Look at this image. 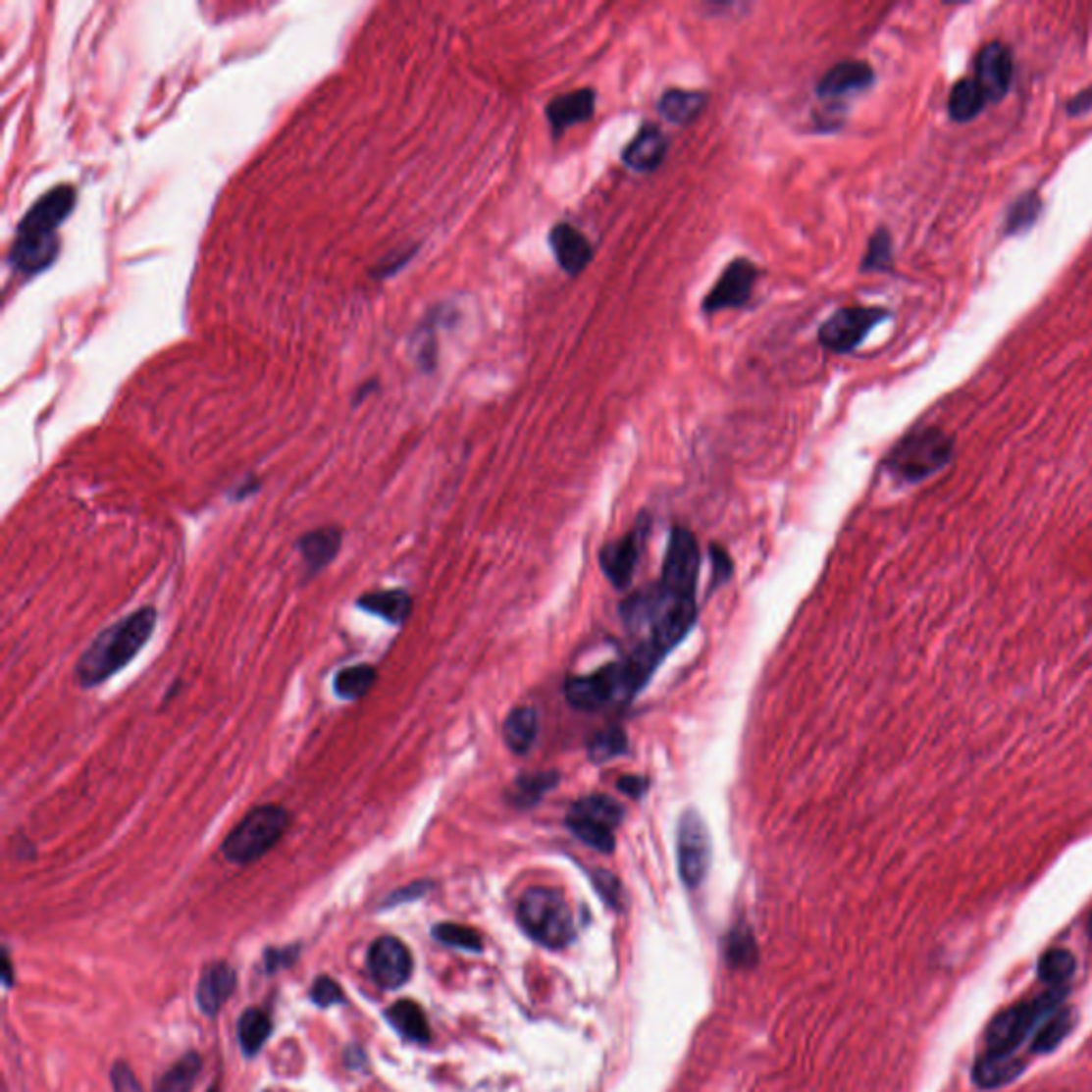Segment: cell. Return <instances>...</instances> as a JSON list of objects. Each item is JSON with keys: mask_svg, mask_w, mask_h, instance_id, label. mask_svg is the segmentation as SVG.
<instances>
[{"mask_svg": "<svg viewBox=\"0 0 1092 1092\" xmlns=\"http://www.w3.org/2000/svg\"><path fill=\"white\" fill-rule=\"evenodd\" d=\"M1090 107H1092V88H1086L1071 98L1069 105H1066V112H1069V116H1082Z\"/></svg>", "mask_w": 1092, "mask_h": 1092, "instance_id": "45", "label": "cell"}, {"mask_svg": "<svg viewBox=\"0 0 1092 1092\" xmlns=\"http://www.w3.org/2000/svg\"><path fill=\"white\" fill-rule=\"evenodd\" d=\"M670 141L655 122H645L621 150V163L636 174H653L666 161Z\"/></svg>", "mask_w": 1092, "mask_h": 1092, "instance_id": "14", "label": "cell"}, {"mask_svg": "<svg viewBox=\"0 0 1092 1092\" xmlns=\"http://www.w3.org/2000/svg\"><path fill=\"white\" fill-rule=\"evenodd\" d=\"M546 120L553 137H561L570 127L583 125L589 122L596 114V90L594 88H579L566 94L555 96L553 101H548Z\"/></svg>", "mask_w": 1092, "mask_h": 1092, "instance_id": "17", "label": "cell"}, {"mask_svg": "<svg viewBox=\"0 0 1092 1092\" xmlns=\"http://www.w3.org/2000/svg\"><path fill=\"white\" fill-rule=\"evenodd\" d=\"M1073 1024V1017L1066 1010H1059L1048 1015V1020L1039 1026V1030L1035 1033V1041H1033V1050L1035 1052H1050L1057 1048L1061 1041L1065 1039V1035L1071 1030Z\"/></svg>", "mask_w": 1092, "mask_h": 1092, "instance_id": "36", "label": "cell"}, {"mask_svg": "<svg viewBox=\"0 0 1092 1092\" xmlns=\"http://www.w3.org/2000/svg\"><path fill=\"white\" fill-rule=\"evenodd\" d=\"M199 1071H201L199 1057H196V1054H186V1057H183L180 1063H176L163 1075L161 1082L156 1084L154 1092H188Z\"/></svg>", "mask_w": 1092, "mask_h": 1092, "instance_id": "33", "label": "cell"}, {"mask_svg": "<svg viewBox=\"0 0 1092 1092\" xmlns=\"http://www.w3.org/2000/svg\"><path fill=\"white\" fill-rule=\"evenodd\" d=\"M387 1017L390 1026L395 1028L401 1037L416 1041V1044H427V1041L432 1039L427 1017L414 1001H397L395 1005H390Z\"/></svg>", "mask_w": 1092, "mask_h": 1092, "instance_id": "24", "label": "cell"}, {"mask_svg": "<svg viewBox=\"0 0 1092 1092\" xmlns=\"http://www.w3.org/2000/svg\"><path fill=\"white\" fill-rule=\"evenodd\" d=\"M235 984H237L235 971H233L229 964L216 962L207 966L201 973L199 988H196V1001H199L201 1012L207 1015L218 1014L220 1008H223V1005L229 1001V997L233 995Z\"/></svg>", "mask_w": 1092, "mask_h": 1092, "instance_id": "19", "label": "cell"}, {"mask_svg": "<svg viewBox=\"0 0 1092 1092\" xmlns=\"http://www.w3.org/2000/svg\"><path fill=\"white\" fill-rule=\"evenodd\" d=\"M1024 1069V1063L1015 1059L1014 1054H995L988 1052L975 1065L973 1075L981 1088H997L1012 1082V1079Z\"/></svg>", "mask_w": 1092, "mask_h": 1092, "instance_id": "23", "label": "cell"}, {"mask_svg": "<svg viewBox=\"0 0 1092 1092\" xmlns=\"http://www.w3.org/2000/svg\"><path fill=\"white\" fill-rule=\"evenodd\" d=\"M988 103L986 94L981 92L975 79H961L954 83L948 98V112L954 122H971L977 118Z\"/></svg>", "mask_w": 1092, "mask_h": 1092, "instance_id": "26", "label": "cell"}, {"mask_svg": "<svg viewBox=\"0 0 1092 1092\" xmlns=\"http://www.w3.org/2000/svg\"><path fill=\"white\" fill-rule=\"evenodd\" d=\"M357 606L392 625H403L412 612V596L406 589H385V592L363 594Z\"/></svg>", "mask_w": 1092, "mask_h": 1092, "instance_id": "22", "label": "cell"}, {"mask_svg": "<svg viewBox=\"0 0 1092 1092\" xmlns=\"http://www.w3.org/2000/svg\"><path fill=\"white\" fill-rule=\"evenodd\" d=\"M594 879V886L598 890L599 897H602L610 907H617L621 901V883L619 879L608 873V870H596L592 875Z\"/></svg>", "mask_w": 1092, "mask_h": 1092, "instance_id": "40", "label": "cell"}, {"mask_svg": "<svg viewBox=\"0 0 1092 1092\" xmlns=\"http://www.w3.org/2000/svg\"><path fill=\"white\" fill-rule=\"evenodd\" d=\"M1063 997L1065 988H1050L1046 995L997 1015L988 1028V1052L1014 1054L1022 1046V1041L1033 1033V1028L1059 1008Z\"/></svg>", "mask_w": 1092, "mask_h": 1092, "instance_id": "6", "label": "cell"}, {"mask_svg": "<svg viewBox=\"0 0 1092 1092\" xmlns=\"http://www.w3.org/2000/svg\"><path fill=\"white\" fill-rule=\"evenodd\" d=\"M1088 930H1090V935H1092V917H1090V924H1088Z\"/></svg>", "mask_w": 1092, "mask_h": 1092, "instance_id": "47", "label": "cell"}, {"mask_svg": "<svg viewBox=\"0 0 1092 1092\" xmlns=\"http://www.w3.org/2000/svg\"><path fill=\"white\" fill-rule=\"evenodd\" d=\"M112 1084L116 1092H143L132 1069L125 1063H116L112 1069Z\"/></svg>", "mask_w": 1092, "mask_h": 1092, "instance_id": "42", "label": "cell"}, {"mask_svg": "<svg viewBox=\"0 0 1092 1092\" xmlns=\"http://www.w3.org/2000/svg\"><path fill=\"white\" fill-rule=\"evenodd\" d=\"M434 937L444 943V946L450 948H459L465 952H481L483 950V939L478 932L470 926H461V924H438L434 928Z\"/></svg>", "mask_w": 1092, "mask_h": 1092, "instance_id": "39", "label": "cell"}, {"mask_svg": "<svg viewBox=\"0 0 1092 1092\" xmlns=\"http://www.w3.org/2000/svg\"><path fill=\"white\" fill-rule=\"evenodd\" d=\"M156 619V608L143 606L98 634L76 666L78 681L83 690H92L127 668L150 641Z\"/></svg>", "mask_w": 1092, "mask_h": 1092, "instance_id": "2", "label": "cell"}, {"mask_svg": "<svg viewBox=\"0 0 1092 1092\" xmlns=\"http://www.w3.org/2000/svg\"><path fill=\"white\" fill-rule=\"evenodd\" d=\"M638 555H641V532L638 530L606 545L599 561H602V570L608 581L619 589L628 587L636 570Z\"/></svg>", "mask_w": 1092, "mask_h": 1092, "instance_id": "18", "label": "cell"}, {"mask_svg": "<svg viewBox=\"0 0 1092 1092\" xmlns=\"http://www.w3.org/2000/svg\"><path fill=\"white\" fill-rule=\"evenodd\" d=\"M708 105V94L702 90L670 88L661 94L657 103L659 116L677 127H687L702 116Z\"/></svg>", "mask_w": 1092, "mask_h": 1092, "instance_id": "21", "label": "cell"}, {"mask_svg": "<svg viewBox=\"0 0 1092 1092\" xmlns=\"http://www.w3.org/2000/svg\"><path fill=\"white\" fill-rule=\"evenodd\" d=\"M504 743L514 754H527L532 750L538 734V715L530 706H519L504 721Z\"/></svg>", "mask_w": 1092, "mask_h": 1092, "instance_id": "25", "label": "cell"}, {"mask_svg": "<svg viewBox=\"0 0 1092 1092\" xmlns=\"http://www.w3.org/2000/svg\"><path fill=\"white\" fill-rule=\"evenodd\" d=\"M272 1035V1020H269V1015L261 1010H245L239 1017L237 1022V1037H239V1046L241 1050L252 1057V1054L259 1052L267 1037Z\"/></svg>", "mask_w": 1092, "mask_h": 1092, "instance_id": "29", "label": "cell"}, {"mask_svg": "<svg viewBox=\"0 0 1092 1092\" xmlns=\"http://www.w3.org/2000/svg\"><path fill=\"white\" fill-rule=\"evenodd\" d=\"M975 83L988 101L997 103L1010 92L1014 79V56L1010 47L995 41L979 49L975 58Z\"/></svg>", "mask_w": 1092, "mask_h": 1092, "instance_id": "13", "label": "cell"}, {"mask_svg": "<svg viewBox=\"0 0 1092 1092\" xmlns=\"http://www.w3.org/2000/svg\"><path fill=\"white\" fill-rule=\"evenodd\" d=\"M570 815L596 821V824H602L610 830H615L623 819V806L615 799H610V796L594 794V796H587V799L576 801L570 808Z\"/></svg>", "mask_w": 1092, "mask_h": 1092, "instance_id": "27", "label": "cell"}, {"mask_svg": "<svg viewBox=\"0 0 1092 1092\" xmlns=\"http://www.w3.org/2000/svg\"><path fill=\"white\" fill-rule=\"evenodd\" d=\"M886 318H890V312L883 308H841L821 323L817 339L834 354H848Z\"/></svg>", "mask_w": 1092, "mask_h": 1092, "instance_id": "7", "label": "cell"}, {"mask_svg": "<svg viewBox=\"0 0 1092 1092\" xmlns=\"http://www.w3.org/2000/svg\"><path fill=\"white\" fill-rule=\"evenodd\" d=\"M726 961L732 966H752L757 961V946L754 939V932L745 924L732 928L726 937Z\"/></svg>", "mask_w": 1092, "mask_h": 1092, "instance_id": "32", "label": "cell"}, {"mask_svg": "<svg viewBox=\"0 0 1092 1092\" xmlns=\"http://www.w3.org/2000/svg\"><path fill=\"white\" fill-rule=\"evenodd\" d=\"M297 546L305 570L310 574H316L336 559L338 550L341 546V532L334 525L318 527V530H312L305 536H301Z\"/></svg>", "mask_w": 1092, "mask_h": 1092, "instance_id": "20", "label": "cell"}, {"mask_svg": "<svg viewBox=\"0 0 1092 1092\" xmlns=\"http://www.w3.org/2000/svg\"><path fill=\"white\" fill-rule=\"evenodd\" d=\"M78 190L71 183L47 190L20 220L14 243L9 250V263L22 276L41 274L56 261L60 252V227L76 210Z\"/></svg>", "mask_w": 1092, "mask_h": 1092, "instance_id": "1", "label": "cell"}, {"mask_svg": "<svg viewBox=\"0 0 1092 1092\" xmlns=\"http://www.w3.org/2000/svg\"><path fill=\"white\" fill-rule=\"evenodd\" d=\"M367 966L378 986L399 988L406 984L412 973V956L408 948L395 937H383L372 943L367 954Z\"/></svg>", "mask_w": 1092, "mask_h": 1092, "instance_id": "12", "label": "cell"}, {"mask_svg": "<svg viewBox=\"0 0 1092 1092\" xmlns=\"http://www.w3.org/2000/svg\"><path fill=\"white\" fill-rule=\"evenodd\" d=\"M677 860L685 886L701 888L710 866V834L696 808H687L679 819Z\"/></svg>", "mask_w": 1092, "mask_h": 1092, "instance_id": "9", "label": "cell"}, {"mask_svg": "<svg viewBox=\"0 0 1092 1092\" xmlns=\"http://www.w3.org/2000/svg\"><path fill=\"white\" fill-rule=\"evenodd\" d=\"M210 1092H216V1088H212V1090H210Z\"/></svg>", "mask_w": 1092, "mask_h": 1092, "instance_id": "48", "label": "cell"}, {"mask_svg": "<svg viewBox=\"0 0 1092 1092\" xmlns=\"http://www.w3.org/2000/svg\"><path fill=\"white\" fill-rule=\"evenodd\" d=\"M1073 971H1075V959L1071 956V952L1066 950H1050L1048 954L1041 956L1037 966L1039 979L1050 988H1065L1066 981L1071 979Z\"/></svg>", "mask_w": 1092, "mask_h": 1092, "instance_id": "30", "label": "cell"}, {"mask_svg": "<svg viewBox=\"0 0 1092 1092\" xmlns=\"http://www.w3.org/2000/svg\"><path fill=\"white\" fill-rule=\"evenodd\" d=\"M425 890H429V883H412V886H408V888H403L401 892H397L395 897H390V903H399V901H408V899H410V901H412V899H419Z\"/></svg>", "mask_w": 1092, "mask_h": 1092, "instance_id": "46", "label": "cell"}, {"mask_svg": "<svg viewBox=\"0 0 1092 1092\" xmlns=\"http://www.w3.org/2000/svg\"><path fill=\"white\" fill-rule=\"evenodd\" d=\"M759 280V267L739 256L723 269L719 280L702 299L704 314H717L723 310H739L750 303L755 282Z\"/></svg>", "mask_w": 1092, "mask_h": 1092, "instance_id": "10", "label": "cell"}, {"mask_svg": "<svg viewBox=\"0 0 1092 1092\" xmlns=\"http://www.w3.org/2000/svg\"><path fill=\"white\" fill-rule=\"evenodd\" d=\"M698 572H701V548L692 532L677 527L672 530L659 587L674 598H696Z\"/></svg>", "mask_w": 1092, "mask_h": 1092, "instance_id": "8", "label": "cell"}, {"mask_svg": "<svg viewBox=\"0 0 1092 1092\" xmlns=\"http://www.w3.org/2000/svg\"><path fill=\"white\" fill-rule=\"evenodd\" d=\"M378 679V672L370 664H354L341 668L334 679V692L341 701H359Z\"/></svg>", "mask_w": 1092, "mask_h": 1092, "instance_id": "28", "label": "cell"}, {"mask_svg": "<svg viewBox=\"0 0 1092 1092\" xmlns=\"http://www.w3.org/2000/svg\"><path fill=\"white\" fill-rule=\"evenodd\" d=\"M587 752L594 762H608V759L628 752V739H625V732L621 728H610L594 736L589 741Z\"/></svg>", "mask_w": 1092, "mask_h": 1092, "instance_id": "38", "label": "cell"}, {"mask_svg": "<svg viewBox=\"0 0 1092 1092\" xmlns=\"http://www.w3.org/2000/svg\"><path fill=\"white\" fill-rule=\"evenodd\" d=\"M290 826V813L282 805L252 808L220 845L231 864H252L272 852Z\"/></svg>", "mask_w": 1092, "mask_h": 1092, "instance_id": "4", "label": "cell"}, {"mask_svg": "<svg viewBox=\"0 0 1092 1092\" xmlns=\"http://www.w3.org/2000/svg\"><path fill=\"white\" fill-rule=\"evenodd\" d=\"M343 999L341 995V988L336 984L334 979L329 977H318L312 986V1001L316 1005H321V1008H329V1005L339 1003Z\"/></svg>", "mask_w": 1092, "mask_h": 1092, "instance_id": "41", "label": "cell"}, {"mask_svg": "<svg viewBox=\"0 0 1092 1092\" xmlns=\"http://www.w3.org/2000/svg\"><path fill=\"white\" fill-rule=\"evenodd\" d=\"M617 788H619L623 794L632 796V799H641V796H645V792H647V788H649V781H647L645 777L628 775V777H623V779L617 783Z\"/></svg>", "mask_w": 1092, "mask_h": 1092, "instance_id": "43", "label": "cell"}, {"mask_svg": "<svg viewBox=\"0 0 1092 1092\" xmlns=\"http://www.w3.org/2000/svg\"><path fill=\"white\" fill-rule=\"evenodd\" d=\"M713 585H717L719 581H728L730 576V559L728 555L723 553L721 548L713 546Z\"/></svg>", "mask_w": 1092, "mask_h": 1092, "instance_id": "44", "label": "cell"}, {"mask_svg": "<svg viewBox=\"0 0 1092 1092\" xmlns=\"http://www.w3.org/2000/svg\"><path fill=\"white\" fill-rule=\"evenodd\" d=\"M1041 212V199L1037 192H1026L1012 203L1010 214L1005 218V233L1008 235H1017L1035 225Z\"/></svg>", "mask_w": 1092, "mask_h": 1092, "instance_id": "34", "label": "cell"}, {"mask_svg": "<svg viewBox=\"0 0 1092 1092\" xmlns=\"http://www.w3.org/2000/svg\"><path fill=\"white\" fill-rule=\"evenodd\" d=\"M873 81L875 71L868 63H862V60H845V63L834 65L821 76L815 85V94L824 98V101H834V98L862 92L870 88Z\"/></svg>", "mask_w": 1092, "mask_h": 1092, "instance_id": "15", "label": "cell"}, {"mask_svg": "<svg viewBox=\"0 0 1092 1092\" xmlns=\"http://www.w3.org/2000/svg\"><path fill=\"white\" fill-rule=\"evenodd\" d=\"M954 452V440L937 427L917 429L903 438L886 459L892 476L905 483H919L946 468Z\"/></svg>", "mask_w": 1092, "mask_h": 1092, "instance_id": "5", "label": "cell"}, {"mask_svg": "<svg viewBox=\"0 0 1092 1092\" xmlns=\"http://www.w3.org/2000/svg\"><path fill=\"white\" fill-rule=\"evenodd\" d=\"M566 698L581 710H598L612 701H628L621 664H608L587 677L568 679Z\"/></svg>", "mask_w": 1092, "mask_h": 1092, "instance_id": "11", "label": "cell"}, {"mask_svg": "<svg viewBox=\"0 0 1092 1092\" xmlns=\"http://www.w3.org/2000/svg\"><path fill=\"white\" fill-rule=\"evenodd\" d=\"M521 928L540 946L561 950L574 939V915L566 897L555 888H530L517 907Z\"/></svg>", "mask_w": 1092, "mask_h": 1092, "instance_id": "3", "label": "cell"}, {"mask_svg": "<svg viewBox=\"0 0 1092 1092\" xmlns=\"http://www.w3.org/2000/svg\"><path fill=\"white\" fill-rule=\"evenodd\" d=\"M566 826L570 828V832L576 839H581L585 845H589V848H594L599 854H610L615 850V834L602 824H596V821H589L568 813Z\"/></svg>", "mask_w": 1092, "mask_h": 1092, "instance_id": "31", "label": "cell"}, {"mask_svg": "<svg viewBox=\"0 0 1092 1092\" xmlns=\"http://www.w3.org/2000/svg\"><path fill=\"white\" fill-rule=\"evenodd\" d=\"M892 269V237L888 229H877L868 239L860 272H890Z\"/></svg>", "mask_w": 1092, "mask_h": 1092, "instance_id": "37", "label": "cell"}, {"mask_svg": "<svg viewBox=\"0 0 1092 1092\" xmlns=\"http://www.w3.org/2000/svg\"><path fill=\"white\" fill-rule=\"evenodd\" d=\"M548 245L557 265L568 276H579L594 259V245L570 223H559L548 231Z\"/></svg>", "mask_w": 1092, "mask_h": 1092, "instance_id": "16", "label": "cell"}, {"mask_svg": "<svg viewBox=\"0 0 1092 1092\" xmlns=\"http://www.w3.org/2000/svg\"><path fill=\"white\" fill-rule=\"evenodd\" d=\"M557 785L555 772H538V775H523L514 783L512 801L517 806H534L543 796Z\"/></svg>", "mask_w": 1092, "mask_h": 1092, "instance_id": "35", "label": "cell"}]
</instances>
